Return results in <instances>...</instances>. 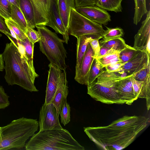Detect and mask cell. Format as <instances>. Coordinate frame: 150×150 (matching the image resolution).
I'll use <instances>...</instances> for the list:
<instances>
[{"instance_id":"26","label":"cell","mask_w":150,"mask_h":150,"mask_svg":"<svg viewBox=\"0 0 150 150\" xmlns=\"http://www.w3.org/2000/svg\"><path fill=\"white\" fill-rule=\"evenodd\" d=\"M120 52H115L104 56L96 58L104 67L117 63H122L119 57Z\"/></svg>"},{"instance_id":"40","label":"cell","mask_w":150,"mask_h":150,"mask_svg":"<svg viewBox=\"0 0 150 150\" xmlns=\"http://www.w3.org/2000/svg\"><path fill=\"white\" fill-rule=\"evenodd\" d=\"M0 31L5 34L7 37L11 36L5 22V19L0 15Z\"/></svg>"},{"instance_id":"3","label":"cell","mask_w":150,"mask_h":150,"mask_svg":"<svg viewBox=\"0 0 150 150\" xmlns=\"http://www.w3.org/2000/svg\"><path fill=\"white\" fill-rule=\"evenodd\" d=\"M27 150H84L67 130L39 131L32 137L25 146Z\"/></svg>"},{"instance_id":"28","label":"cell","mask_w":150,"mask_h":150,"mask_svg":"<svg viewBox=\"0 0 150 150\" xmlns=\"http://www.w3.org/2000/svg\"><path fill=\"white\" fill-rule=\"evenodd\" d=\"M5 22L8 29H11L14 33L19 40H22L27 37L20 27L11 19H5Z\"/></svg>"},{"instance_id":"25","label":"cell","mask_w":150,"mask_h":150,"mask_svg":"<svg viewBox=\"0 0 150 150\" xmlns=\"http://www.w3.org/2000/svg\"><path fill=\"white\" fill-rule=\"evenodd\" d=\"M104 68L99 61L94 58L90 68L87 85L95 81L99 75L104 70Z\"/></svg>"},{"instance_id":"39","label":"cell","mask_w":150,"mask_h":150,"mask_svg":"<svg viewBox=\"0 0 150 150\" xmlns=\"http://www.w3.org/2000/svg\"><path fill=\"white\" fill-rule=\"evenodd\" d=\"M99 0H75L76 7L96 5Z\"/></svg>"},{"instance_id":"15","label":"cell","mask_w":150,"mask_h":150,"mask_svg":"<svg viewBox=\"0 0 150 150\" xmlns=\"http://www.w3.org/2000/svg\"><path fill=\"white\" fill-rule=\"evenodd\" d=\"M150 11H148L146 19L134 37L133 47L140 50H146V46L150 43Z\"/></svg>"},{"instance_id":"29","label":"cell","mask_w":150,"mask_h":150,"mask_svg":"<svg viewBox=\"0 0 150 150\" xmlns=\"http://www.w3.org/2000/svg\"><path fill=\"white\" fill-rule=\"evenodd\" d=\"M141 50L128 45L119 53V57L122 63L127 62L132 59Z\"/></svg>"},{"instance_id":"46","label":"cell","mask_w":150,"mask_h":150,"mask_svg":"<svg viewBox=\"0 0 150 150\" xmlns=\"http://www.w3.org/2000/svg\"><path fill=\"white\" fill-rule=\"evenodd\" d=\"M2 36V35L0 33V38Z\"/></svg>"},{"instance_id":"43","label":"cell","mask_w":150,"mask_h":150,"mask_svg":"<svg viewBox=\"0 0 150 150\" xmlns=\"http://www.w3.org/2000/svg\"><path fill=\"white\" fill-rule=\"evenodd\" d=\"M4 69V64L2 54H0V71Z\"/></svg>"},{"instance_id":"11","label":"cell","mask_w":150,"mask_h":150,"mask_svg":"<svg viewBox=\"0 0 150 150\" xmlns=\"http://www.w3.org/2000/svg\"><path fill=\"white\" fill-rule=\"evenodd\" d=\"M48 17L49 23L48 26L54 29L57 33L63 35L64 42L67 44L69 40V34L66 33L61 20L57 0H50Z\"/></svg>"},{"instance_id":"22","label":"cell","mask_w":150,"mask_h":150,"mask_svg":"<svg viewBox=\"0 0 150 150\" xmlns=\"http://www.w3.org/2000/svg\"><path fill=\"white\" fill-rule=\"evenodd\" d=\"M100 47H106L120 52L129 45L126 44L125 40L121 37L104 40L103 39L99 41Z\"/></svg>"},{"instance_id":"21","label":"cell","mask_w":150,"mask_h":150,"mask_svg":"<svg viewBox=\"0 0 150 150\" xmlns=\"http://www.w3.org/2000/svg\"><path fill=\"white\" fill-rule=\"evenodd\" d=\"M11 18L17 23L26 33L28 24L20 8L18 7L11 4Z\"/></svg>"},{"instance_id":"6","label":"cell","mask_w":150,"mask_h":150,"mask_svg":"<svg viewBox=\"0 0 150 150\" xmlns=\"http://www.w3.org/2000/svg\"><path fill=\"white\" fill-rule=\"evenodd\" d=\"M104 30L102 25L86 18L75 8L71 9L70 16L68 33L77 38L82 36L89 35L98 40L103 38Z\"/></svg>"},{"instance_id":"45","label":"cell","mask_w":150,"mask_h":150,"mask_svg":"<svg viewBox=\"0 0 150 150\" xmlns=\"http://www.w3.org/2000/svg\"><path fill=\"white\" fill-rule=\"evenodd\" d=\"M1 141V135L0 127V144Z\"/></svg>"},{"instance_id":"14","label":"cell","mask_w":150,"mask_h":150,"mask_svg":"<svg viewBox=\"0 0 150 150\" xmlns=\"http://www.w3.org/2000/svg\"><path fill=\"white\" fill-rule=\"evenodd\" d=\"M132 76L119 80L114 85L121 100L128 105H131L138 98L134 93L131 79Z\"/></svg>"},{"instance_id":"47","label":"cell","mask_w":150,"mask_h":150,"mask_svg":"<svg viewBox=\"0 0 150 150\" xmlns=\"http://www.w3.org/2000/svg\"><path fill=\"white\" fill-rule=\"evenodd\" d=\"M100 1V0H99L98 2L99 1Z\"/></svg>"},{"instance_id":"33","label":"cell","mask_w":150,"mask_h":150,"mask_svg":"<svg viewBox=\"0 0 150 150\" xmlns=\"http://www.w3.org/2000/svg\"><path fill=\"white\" fill-rule=\"evenodd\" d=\"M132 81L135 95L138 98H146L142 91V86L143 81H137L132 76Z\"/></svg>"},{"instance_id":"9","label":"cell","mask_w":150,"mask_h":150,"mask_svg":"<svg viewBox=\"0 0 150 150\" xmlns=\"http://www.w3.org/2000/svg\"><path fill=\"white\" fill-rule=\"evenodd\" d=\"M59 115L56 107L52 103H44L40 112V131L63 129L59 122Z\"/></svg>"},{"instance_id":"24","label":"cell","mask_w":150,"mask_h":150,"mask_svg":"<svg viewBox=\"0 0 150 150\" xmlns=\"http://www.w3.org/2000/svg\"><path fill=\"white\" fill-rule=\"evenodd\" d=\"M135 3V11L133 18V23L137 25L142 16L147 13L146 0H134Z\"/></svg>"},{"instance_id":"23","label":"cell","mask_w":150,"mask_h":150,"mask_svg":"<svg viewBox=\"0 0 150 150\" xmlns=\"http://www.w3.org/2000/svg\"><path fill=\"white\" fill-rule=\"evenodd\" d=\"M122 0H100L96 5L106 11L116 13L122 11L121 3Z\"/></svg>"},{"instance_id":"7","label":"cell","mask_w":150,"mask_h":150,"mask_svg":"<svg viewBox=\"0 0 150 150\" xmlns=\"http://www.w3.org/2000/svg\"><path fill=\"white\" fill-rule=\"evenodd\" d=\"M19 8L27 21L28 28L48 26L49 20L34 0H19Z\"/></svg>"},{"instance_id":"44","label":"cell","mask_w":150,"mask_h":150,"mask_svg":"<svg viewBox=\"0 0 150 150\" xmlns=\"http://www.w3.org/2000/svg\"><path fill=\"white\" fill-rule=\"evenodd\" d=\"M7 0L11 4L14 5L19 7V0Z\"/></svg>"},{"instance_id":"10","label":"cell","mask_w":150,"mask_h":150,"mask_svg":"<svg viewBox=\"0 0 150 150\" xmlns=\"http://www.w3.org/2000/svg\"><path fill=\"white\" fill-rule=\"evenodd\" d=\"M75 9L86 18L100 25H106L111 21L110 16L107 11L96 5L76 7Z\"/></svg>"},{"instance_id":"20","label":"cell","mask_w":150,"mask_h":150,"mask_svg":"<svg viewBox=\"0 0 150 150\" xmlns=\"http://www.w3.org/2000/svg\"><path fill=\"white\" fill-rule=\"evenodd\" d=\"M92 38V36L89 35H84L77 38L76 71L79 69L87 46Z\"/></svg>"},{"instance_id":"42","label":"cell","mask_w":150,"mask_h":150,"mask_svg":"<svg viewBox=\"0 0 150 150\" xmlns=\"http://www.w3.org/2000/svg\"><path fill=\"white\" fill-rule=\"evenodd\" d=\"M117 52H118L108 47H100V52L98 57L104 56Z\"/></svg>"},{"instance_id":"35","label":"cell","mask_w":150,"mask_h":150,"mask_svg":"<svg viewBox=\"0 0 150 150\" xmlns=\"http://www.w3.org/2000/svg\"><path fill=\"white\" fill-rule=\"evenodd\" d=\"M9 97L5 93L3 86L0 85V109H4L9 105Z\"/></svg>"},{"instance_id":"41","label":"cell","mask_w":150,"mask_h":150,"mask_svg":"<svg viewBox=\"0 0 150 150\" xmlns=\"http://www.w3.org/2000/svg\"><path fill=\"white\" fill-rule=\"evenodd\" d=\"M125 63H117L111 64L105 67V70L108 72L118 71L120 69L121 67Z\"/></svg>"},{"instance_id":"37","label":"cell","mask_w":150,"mask_h":150,"mask_svg":"<svg viewBox=\"0 0 150 150\" xmlns=\"http://www.w3.org/2000/svg\"><path fill=\"white\" fill-rule=\"evenodd\" d=\"M43 14L48 19V14L50 0H34Z\"/></svg>"},{"instance_id":"18","label":"cell","mask_w":150,"mask_h":150,"mask_svg":"<svg viewBox=\"0 0 150 150\" xmlns=\"http://www.w3.org/2000/svg\"><path fill=\"white\" fill-rule=\"evenodd\" d=\"M129 76L132 75H129L121 69L111 72L104 70L97 77L96 82L103 86L111 87L113 86L115 82Z\"/></svg>"},{"instance_id":"19","label":"cell","mask_w":150,"mask_h":150,"mask_svg":"<svg viewBox=\"0 0 150 150\" xmlns=\"http://www.w3.org/2000/svg\"><path fill=\"white\" fill-rule=\"evenodd\" d=\"M61 18L66 33H68L69 21L72 8H75V0H57Z\"/></svg>"},{"instance_id":"1","label":"cell","mask_w":150,"mask_h":150,"mask_svg":"<svg viewBox=\"0 0 150 150\" xmlns=\"http://www.w3.org/2000/svg\"><path fill=\"white\" fill-rule=\"evenodd\" d=\"M144 116L125 115L108 126L84 127L90 139L103 149L120 150L129 145L147 125Z\"/></svg>"},{"instance_id":"8","label":"cell","mask_w":150,"mask_h":150,"mask_svg":"<svg viewBox=\"0 0 150 150\" xmlns=\"http://www.w3.org/2000/svg\"><path fill=\"white\" fill-rule=\"evenodd\" d=\"M87 93L95 100L104 103L123 104L118 92L114 86L105 87L101 86L94 81L87 85Z\"/></svg>"},{"instance_id":"17","label":"cell","mask_w":150,"mask_h":150,"mask_svg":"<svg viewBox=\"0 0 150 150\" xmlns=\"http://www.w3.org/2000/svg\"><path fill=\"white\" fill-rule=\"evenodd\" d=\"M68 92L66 72V70H62L56 90L51 103L56 107L59 115L64 100L67 98Z\"/></svg>"},{"instance_id":"13","label":"cell","mask_w":150,"mask_h":150,"mask_svg":"<svg viewBox=\"0 0 150 150\" xmlns=\"http://www.w3.org/2000/svg\"><path fill=\"white\" fill-rule=\"evenodd\" d=\"M150 55L146 50H141L134 57L122 65L120 69L129 75L146 67L150 62Z\"/></svg>"},{"instance_id":"27","label":"cell","mask_w":150,"mask_h":150,"mask_svg":"<svg viewBox=\"0 0 150 150\" xmlns=\"http://www.w3.org/2000/svg\"><path fill=\"white\" fill-rule=\"evenodd\" d=\"M21 43L24 47L25 56L30 65L34 67L33 62L34 44L29 40L27 37L20 41Z\"/></svg>"},{"instance_id":"4","label":"cell","mask_w":150,"mask_h":150,"mask_svg":"<svg viewBox=\"0 0 150 150\" xmlns=\"http://www.w3.org/2000/svg\"><path fill=\"white\" fill-rule=\"evenodd\" d=\"M39 126L36 119L23 117L0 127V150L23 148L27 140L38 130Z\"/></svg>"},{"instance_id":"34","label":"cell","mask_w":150,"mask_h":150,"mask_svg":"<svg viewBox=\"0 0 150 150\" xmlns=\"http://www.w3.org/2000/svg\"><path fill=\"white\" fill-rule=\"evenodd\" d=\"M150 73V64L138 72L133 74L132 77L135 80L144 81L149 73Z\"/></svg>"},{"instance_id":"38","label":"cell","mask_w":150,"mask_h":150,"mask_svg":"<svg viewBox=\"0 0 150 150\" xmlns=\"http://www.w3.org/2000/svg\"><path fill=\"white\" fill-rule=\"evenodd\" d=\"M98 40L97 39L92 38L89 42V44L93 50L94 57L95 58L98 57L100 50V46Z\"/></svg>"},{"instance_id":"31","label":"cell","mask_w":150,"mask_h":150,"mask_svg":"<svg viewBox=\"0 0 150 150\" xmlns=\"http://www.w3.org/2000/svg\"><path fill=\"white\" fill-rule=\"evenodd\" d=\"M70 111L69 105L67 102V98H65L64 100L59 113L61 122L64 126L70 121Z\"/></svg>"},{"instance_id":"36","label":"cell","mask_w":150,"mask_h":150,"mask_svg":"<svg viewBox=\"0 0 150 150\" xmlns=\"http://www.w3.org/2000/svg\"><path fill=\"white\" fill-rule=\"evenodd\" d=\"M26 34L29 40L33 44L39 42L40 40V35L38 31H36L33 29L28 28Z\"/></svg>"},{"instance_id":"30","label":"cell","mask_w":150,"mask_h":150,"mask_svg":"<svg viewBox=\"0 0 150 150\" xmlns=\"http://www.w3.org/2000/svg\"><path fill=\"white\" fill-rule=\"evenodd\" d=\"M107 29L104 30L103 38L104 40H108L115 38L120 37L124 35V31L120 27L110 28L105 26Z\"/></svg>"},{"instance_id":"16","label":"cell","mask_w":150,"mask_h":150,"mask_svg":"<svg viewBox=\"0 0 150 150\" xmlns=\"http://www.w3.org/2000/svg\"><path fill=\"white\" fill-rule=\"evenodd\" d=\"M48 71L45 103H51L57 89V84L62 71L58 67L50 63Z\"/></svg>"},{"instance_id":"12","label":"cell","mask_w":150,"mask_h":150,"mask_svg":"<svg viewBox=\"0 0 150 150\" xmlns=\"http://www.w3.org/2000/svg\"><path fill=\"white\" fill-rule=\"evenodd\" d=\"M94 59L92 48L88 44L79 69L75 72V80L81 84L87 85L90 68Z\"/></svg>"},{"instance_id":"5","label":"cell","mask_w":150,"mask_h":150,"mask_svg":"<svg viewBox=\"0 0 150 150\" xmlns=\"http://www.w3.org/2000/svg\"><path fill=\"white\" fill-rule=\"evenodd\" d=\"M40 35L39 41L40 51L47 57L50 63L66 70L67 52L63 45L64 40L59 38L56 33L45 25L36 27Z\"/></svg>"},{"instance_id":"2","label":"cell","mask_w":150,"mask_h":150,"mask_svg":"<svg viewBox=\"0 0 150 150\" xmlns=\"http://www.w3.org/2000/svg\"><path fill=\"white\" fill-rule=\"evenodd\" d=\"M2 54L5 64L4 78L8 85H17L31 92H38L34 82L39 75L16 45L12 42L6 43Z\"/></svg>"},{"instance_id":"32","label":"cell","mask_w":150,"mask_h":150,"mask_svg":"<svg viewBox=\"0 0 150 150\" xmlns=\"http://www.w3.org/2000/svg\"><path fill=\"white\" fill-rule=\"evenodd\" d=\"M11 4L7 0H0V15L5 19L11 18Z\"/></svg>"}]
</instances>
